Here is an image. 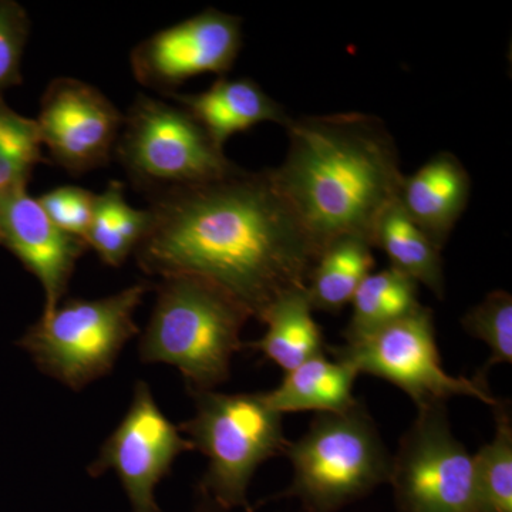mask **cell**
I'll list each match as a JSON object with an SVG mask.
<instances>
[{
	"label": "cell",
	"instance_id": "30bf717a",
	"mask_svg": "<svg viewBox=\"0 0 512 512\" xmlns=\"http://www.w3.org/2000/svg\"><path fill=\"white\" fill-rule=\"evenodd\" d=\"M187 451H194L191 441L165 416L150 384L138 380L126 414L101 444L87 473L97 478L113 471L131 512H163L156 501L158 484Z\"/></svg>",
	"mask_w": 512,
	"mask_h": 512
},
{
	"label": "cell",
	"instance_id": "5b68a950",
	"mask_svg": "<svg viewBox=\"0 0 512 512\" xmlns=\"http://www.w3.org/2000/svg\"><path fill=\"white\" fill-rule=\"evenodd\" d=\"M188 394L194 414L178 427L208 461L197 488L229 511L251 512L248 490L256 471L271 458L285 456L284 416L266 404L262 392Z\"/></svg>",
	"mask_w": 512,
	"mask_h": 512
},
{
	"label": "cell",
	"instance_id": "d6986e66",
	"mask_svg": "<svg viewBox=\"0 0 512 512\" xmlns=\"http://www.w3.org/2000/svg\"><path fill=\"white\" fill-rule=\"evenodd\" d=\"M375 265L372 247L362 239L343 238L330 244L316 259L306 284L313 311L338 315Z\"/></svg>",
	"mask_w": 512,
	"mask_h": 512
},
{
	"label": "cell",
	"instance_id": "cb8c5ba5",
	"mask_svg": "<svg viewBox=\"0 0 512 512\" xmlns=\"http://www.w3.org/2000/svg\"><path fill=\"white\" fill-rule=\"evenodd\" d=\"M461 328L471 338L481 340L490 349V357L478 375L487 377L491 367L512 363V296L507 291H493L466 312Z\"/></svg>",
	"mask_w": 512,
	"mask_h": 512
},
{
	"label": "cell",
	"instance_id": "9c48e42d",
	"mask_svg": "<svg viewBox=\"0 0 512 512\" xmlns=\"http://www.w3.org/2000/svg\"><path fill=\"white\" fill-rule=\"evenodd\" d=\"M448 403L419 407L392 458L396 512H477L473 454L454 436Z\"/></svg>",
	"mask_w": 512,
	"mask_h": 512
},
{
	"label": "cell",
	"instance_id": "ffe728a7",
	"mask_svg": "<svg viewBox=\"0 0 512 512\" xmlns=\"http://www.w3.org/2000/svg\"><path fill=\"white\" fill-rule=\"evenodd\" d=\"M350 305L352 316L343 330L345 343L363 338L420 308L419 284L389 266L367 275Z\"/></svg>",
	"mask_w": 512,
	"mask_h": 512
},
{
	"label": "cell",
	"instance_id": "8992f818",
	"mask_svg": "<svg viewBox=\"0 0 512 512\" xmlns=\"http://www.w3.org/2000/svg\"><path fill=\"white\" fill-rule=\"evenodd\" d=\"M150 284L138 282L99 299L73 298L40 316L18 345L40 372L74 392L109 375L140 333L134 315Z\"/></svg>",
	"mask_w": 512,
	"mask_h": 512
},
{
	"label": "cell",
	"instance_id": "52a82bcc",
	"mask_svg": "<svg viewBox=\"0 0 512 512\" xmlns=\"http://www.w3.org/2000/svg\"><path fill=\"white\" fill-rule=\"evenodd\" d=\"M114 157L148 195L220 180L238 168L184 107L146 94L124 116Z\"/></svg>",
	"mask_w": 512,
	"mask_h": 512
},
{
	"label": "cell",
	"instance_id": "7a4b0ae2",
	"mask_svg": "<svg viewBox=\"0 0 512 512\" xmlns=\"http://www.w3.org/2000/svg\"><path fill=\"white\" fill-rule=\"evenodd\" d=\"M284 163L274 183L316 254L343 238L375 244L377 225L399 200V150L373 114L335 113L289 119Z\"/></svg>",
	"mask_w": 512,
	"mask_h": 512
},
{
	"label": "cell",
	"instance_id": "7c38bea8",
	"mask_svg": "<svg viewBox=\"0 0 512 512\" xmlns=\"http://www.w3.org/2000/svg\"><path fill=\"white\" fill-rule=\"evenodd\" d=\"M35 121L53 160L69 173L84 174L110 163L124 114L96 86L57 77L47 84Z\"/></svg>",
	"mask_w": 512,
	"mask_h": 512
},
{
	"label": "cell",
	"instance_id": "ac0fdd59",
	"mask_svg": "<svg viewBox=\"0 0 512 512\" xmlns=\"http://www.w3.org/2000/svg\"><path fill=\"white\" fill-rule=\"evenodd\" d=\"M373 247L382 249L390 259L392 268L429 288L436 298L444 299L446 278L441 251L407 217L399 200L386 211L377 225Z\"/></svg>",
	"mask_w": 512,
	"mask_h": 512
},
{
	"label": "cell",
	"instance_id": "8fae6325",
	"mask_svg": "<svg viewBox=\"0 0 512 512\" xmlns=\"http://www.w3.org/2000/svg\"><path fill=\"white\" fill-rule=\"evenodd\" d=\"M242 39L239 16L208 8L138 43L130 53L131 72L144 87L171 96L192 77L231 72Z\"/></svg>",
	"mask_w": 512,
	"mask_h": 512
},
{
	"label": "cell",
	"instance_id": "7402d4cb",
	"mask_svg": "<svg viewBox=\"0 0 512 512\" xmlns=\"http://www.w3.org/2000/svg\"><path fill=\"white\" fill-rule=\"evenodd\" d=\"M493 439L473 454L477 512H512V413L510 400L493 407Z\"/></svg>",
	"mask_w": 512,
	"mask_h": 512
},
{
	"label": "cell",
	"instance_id": "9a60e30c",
	"mask_svg": "<svg viewBox=\"0 0 512 512\" xmlns=\"http://www.w3.org/2000/svg\"><path fill=\"white\" fill-rule=\"evenodd\" d=\"M218 147L234 134L244 133L262 123L286 126L291 117L284 107L249 77H218L210 89L197 94H171Z\"/></svg>",
	"mask_w": 512,
	"mask_h": 512
},
{
	"label": "cell",
	"instance_id": "e0dca14e",
	"mask_svg": "<svg viewBox=\"0 0 512 512\" xmlns=\"http://www.w3.org/2000/svg\"><path fill=\"white\" fill-rule=\"evenodd\" d=\"M262 323L264 335L247 348L261 353L269 362L291 372L313 357L325 355V335L313 318V308L306 288L285 293L266 312Z\"/></svg>",
	"mask_w": 512,
	"mask_h": 512
},
{
	"label": "cell",
	"instance_id": "603a6c76",
	"mask_svg": "<svg viewBox=\"0 0 512 512\" xmlns=\"http://www.w3.org/2000/svg\"><path fill=\"white\" fill-rule=\"evenodd\" d=\"M35 120L20 116L0 96V192L28 187L36 165L43 163Z\"/></svg>",
	"mask_w": 512,
	"mask_h": 512
},
{
	"label": "cell",
	"instance_id": "4fadbf2b",
	"mask_svg": "<svg viewBox=\"0 0 512 512\" xmlns=\"http://www.w3.org/2000/svg\"><path fill=\"white\" fill-rule=\"evenodd\" d=\"M28 187L0 192V245L39 279L45 292L43 315L63 302L86 241L57 227Z\"/></svg>",
	"mask_w": 512,
	"mask_h": 512
},
{
	"label": "cell",
	"instance_id": "6da1fadb",
	"mask_svg": "<svg viewBox=\"0 0 512 512\" xmlns=\"http://www.w3.org/2000/svg\"><path fill=\"white\" fill-rule=\"evenodd\" d=\"M148 228L134 256L153 278L212 282L262 323L285 293L306 288L318 254L269 171L148 195Z\"/></svg>",
	"mask_w": 512,
	"mask_h": 512
},
{
	"label": "cell",
	"instance_id": "484cf974",
	"mask_svg": "<svg viewBox=\"0 0 512 512\" xmlns=\"http://www.w3.org/2000/svg\"><path fill=\"white\" fill-rule=\"evenodd\" d=\"M37 201L57 227L74 237H86L96 201V194L92 191L74 185H63L40 195Z\"/></svg>",
	"mask_w": 512,
	"mask_h": 512
},
{
	"label": "cell",
	"instance_id": "d4e9b609",
	"mask_svg": "<svg viewBox=\"0 0 512 512\" xmlns=\"http://www.w3.org/2000/svg\"><path fill=\"white\" fill-rule=\"evenodd\" d=\"M29 33L26 9L15 0H0V96L22 83V59Z\"/></svg>",
	"mask_w": 512,
	"mask_h": 512
},
{
	"label": "cell",
	"instance_id": "3957f363",
	"mask_svg": "<svg viewBox=\"0 0 512 512\" xmlns=\"http://www.w3.org/2000/svg\"><path fill=\"white\" fill-rule=\"evenodd\" d=\"M247 309L220 286L178 275L160 279L156 305L138 342L148 365L173 366L187 392L215 390L231 377L232 359L245 348Z\"/></svg>",
	"mask_w": 512,
	"mask_h": 512
},
{
	"label": "cell",
	"instance_id": "44dd1931",
	"mask_svg": "<svg viewBox=\"0 0 512 512\" xmlns=\"http://www.w3.org/2000/svg\"><path fill=\"white\" fill-rule=\"evenodd\" d=\"M148 228V211L131 207L124 194V184L111 181L106 190L96 194L92 222L84 241L103 264L119 268L134 255Z\"/></svg>",
	"mask_w": 512,
	"mask_h": 512
},
{
	"label": "cell",
	"instance_id": "2e32d148",
	"mask_svg": "<svg viewBox=\"0 0 512 512\" xmlns=\"http://www.w3.org/2000/svg\"><path fill=\"white\" fill-rule=\"evenodd\" d=\"M359 373L348 362L320 355L286 372L282 382L262 392L275 412L342 413L356 403L353 387Z\"/></svg>",
	"mask_w": 512,
	"mask_h": 512
},
{
	"label": "cell",
	"instance_id": "ba28073f",
	"mask_svg": "<svg viewBox=\"0 0 512 512\" xmlns=\"http://www.w3.org/2000/svg\"><path fill=\"white\" fill-rule=\"evenodd\" d=\"M326 353L355 367L359 375L386 380L412 399L417 409L446 402L453 397H471L493 407L498 397L488 387L487 377L451 376L441 362L434 313L421 305L404 318L339 346Z\"/></svg>",
	"mask_w": 512,
	"mask_h": 512
},
{
	"label": "cell",
	"instance_id": "5bb4252c",
	"mask_svg": "<svg viewBox=\"0 0 512 512\" xmlns=\"http://www.w3.org/2000/svg\"><path fill=\"white\" fill-rule=\"evenodd\" d=\"M471 197V177L450 151L434 154L412 175H404L399 202L403 211L437 248L446 247Z\"/></svg>",
	"mask_w": 512,
	"mask_h": 512
},
{
	"label": "cell",
	"instance_id": "277c9868",
	"mask_svg": "<svg viewBox=\"0 0 512 512\" xmlns=\"http://www.w3.org/2000/svg\"><path fill=\"white\" fill-rule=\"evenodd\" d=\"M292 481L278 498H296L302 512H338L389 484L392 458L363 399L342 413L316 414L289 441Z\"/></svg>",
	"mask_w": 512,
	"mask_h": 512
},
{
	"label": "cell",
	"instance_id": "4316f807",
	"mask_svg": "<svg viewBox=\"0 0 512 512\" xmlns=\"http://www.w3.org/2000/svg\"><path fill=\"white\" fill-rule=\"evenodd\" d=\"M190 512H232L227 508L222 507L218 504L211 495L205 493V491L198 490L195 494V503L192 505ZM301 512V511H299Z\"/></svg>",
	"mask_w": 512,
	"mask_h": 512
}]
</instances>
